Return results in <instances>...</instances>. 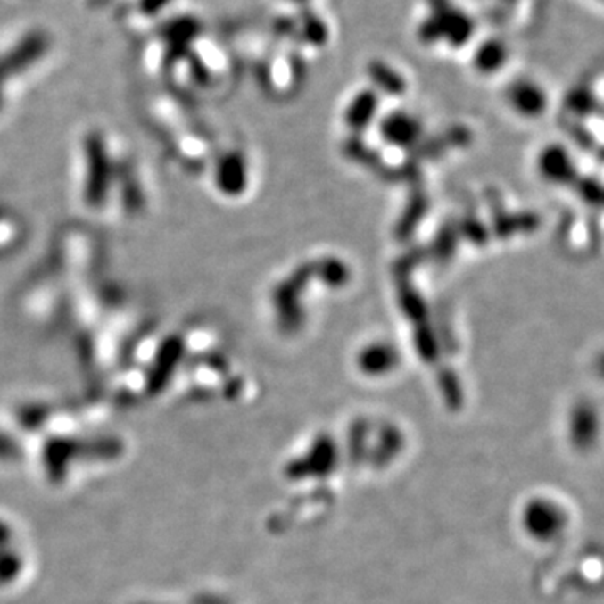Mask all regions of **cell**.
Segmentation results:
<instances>
[{"instance_id":"cell-4","label":"cell","mask_w":604,"mask_h":604,"mask_svg":"<svg viewBox=\"0 0 604 604\" xmlns=\"http://www.w3.org/2000/svg\"><path fill=\"white\" fill-rule=\"evenodd\" d=\"M376 123L381 140L398 150L415 148L425 135L422 118L408 110L388 112L376 120Z\"/></svg>"},{"instance_id":"cell-3","label":"cell","mask_w":604,"mask_h":604,"mask_svg":"<svg viewBox=\"0 0 604 604\" xmlns=\"http://www.w3.org/2000/svg\"><path fill=\"white\" fill-rule=\"evenodd\" d=\"M207 169L211 188L220 197L237 200L247 194L252 180V169L244 150L237 146L227 148L219 155H213Z\"/></svg>"},{"instance_id":"cell-8","label":"cell","mask_w":604,"mask_h":604,"mask_svg":"<svg viewBox=\"0 0 604 604\" xmlns=\"http://www.w3.org/2000/svg\"><path fill=\"white\" fill-rule=\"evenodd\" d=\"M381 96L373 89L366 87L352 96L344 110V123L352 131H361L371 127L380 116Z\"/></svg>"},{"instance_id":"cell-1","label":"cell","mask_w":604,"mask_h":604,"mask_svg":"<svg viewBox=\"0 0 604 604\" xmlns=\"http://www.w3.org/2000/svg\"><path fill=\"white\" fill-rule=\"evenodd\" d=\"M74 195L81 211L99 220L137 222L155 205L152 173L121 135L86 128L72 153Z\"/></svg>"},{"instance_id":"cell-12","label":"cell","mask_w":604,"mask_h":604,"mask_svg":"<svg viewBox=\"0 0 604 604\" xmlns=\"http://www.w3.org/2000/svg\"><path fill=\"white\" fill-rule=\"evenodd\" d=\"M285 4H291V5H294V7H297V9H302V7H310V2L312 0H284Z\"/></svg>"},{"instance_id":"cell-2","label":"cell","mask_w":604,"mask_h":604,"mask_svg":"<svg viewBox=\"0 0 604 604\" xmlns=\"http://www.w3.org/2000/svg\"><path fill=\"white\" fill-rule=\"evenodd\" d=\"M474 34L472 15L453 0H430L418 24V37L426 46L445 44L450 49H462L472 43Z\"/></svg>"},{"instance_id":"cell-11","label":"cell","mask_w":604,"mask_h":604,"mask_svg":"<svg viewBox=\"0 0 604 604\" xmlns=\"http://www.w3.org/2000/svg\"><path fill=\"white\" fill-rule=\"evenodd\" d=\"M301 32L304 36V41L310 46L321 47L329 39L327 22L314 11H310V14L304 15V21L301 22Z\"/></svg>"},{"instance_id":"cell-5","label":"cell","mask_w":604,"mask_h":604,"mask_svg":"<svg viewBox=\"0 0 604 604\" xmlns=\"http://www.w3.org/2000/svg\"><path fill=\"white\" fill-rule=\"evenodd\" d=\"M507 106L524 120H539L549 110L548 89L534 78L522 76L506 87Z\"/></svg>"},{"instance_id":"cell-9","label":"cell","mask_w":604,"mask_h":604,"mask_svg":"<svg viewBox=\"0 0 604 604\" xmlns=\"http://www.w3.org/2000/svg\"><path fill=\"white\" fill-rule=\"evenodd\" d=\"M509 59L510 54L507 44L497 37H487L474 49L470 62L480 76H493L504 70Z\"/></svg>"},{"instance_id":"cell-10","label":"cell","mask_w":604,"mask_h":604,"mask_svg":"<svg viewBox=\"0 0 604 604\" xmlns=\"http://www.w3.org/2000/svg\"><path fill=\"white\" fill-rule=\"evenodd\" d=\"M368 76L371 79V87L378 93V95H394L400 96L405 93L407 89V81L405 76L400 70L394 68L393 64L381 61V59H375L373 62L368 64Z\"/></svg>"},{"instance_id":"cell-6","label":"cell","mask_w":604,"mask_h":604,"mask_svg":"<svg viewBox=\"0 0 604 604\" xmlns=\"http://www.w3.org/2000/svg\"><path fill=\"white\" fill-rule=\"evenodd\" d=\"M537 175L554 186H571L579 180L577 163L571 150L561 143H549L535 158Z\"/></svg>"},{"instance_id":"cell-7","label":"cell","mask_w":604,"mask_h":604,"mask_svg":"<svg viewBox=\"0 0 604 604\" xmlns=\"http://www.w3.org/2000/svg\"><path fill=\"white\" fill-rule=\"evenodd\" d=\"M400 363V352L398 348L388 341H371L365 344L358 356L356 365L361 373L366 375H385L392 373Z\"/></svg>"}]
</instances>
